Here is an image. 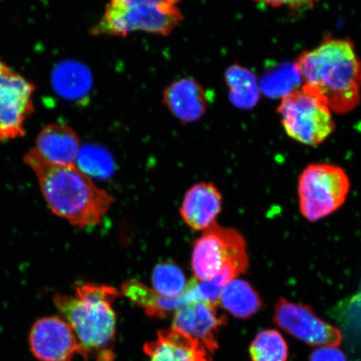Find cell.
<instances>
[{"instance_id": "cell-1", "label": "cell", "mask_w": 361, "mask_h": 361, "mask_svg": "<svg viewBox=\"0 0 361 361\" xmlns=\"http://www.w3.org/2000/svg\"><path fill=\"white\" fill-rule=\"evenodd\" d=\"M295 68L303 88L336 114H346L360 102L361 60L348 39H326L298 57Z\"/></svg>"}, {"instance_id": "cell-2", "label": "cell", "mask_w": 361, "mask_h": 361, "mask_svg": "<svg viewBox=\"0 0 361 361\" xmlns=\"http://www.w3.org/2000/svg\"><path fill=\"white\" fill-rule=\"evenodd\" d=\"M24 161L35 171L49 209L76 227L100 224L114 202L109 193L99 189L75 165L51 164L34 148Z\"/></svg>"}, {"instance_id": "cell-3", "label": "cell", "mask_w": 361, "mask_h": 361, "mask_svg": "<svg viewBox=\"0 0 361 361\" xmlns=\"http://www.w3.org/2000/svg\"><path fill=\"white\" fill-rule=\"evenodd\" d=\"M120 293L102 284L85 283L76 288L75 297H54L59 313L70 324L87 360L114 361L116 314L112 304Z\"/></svg>"}, {"instance_id": "cell-4", "label": "cell", "mask_w": 361, "mask_h": 361, "mask_svg": "<svg viewBox=\"0 0 361 361\" xmlns=\"http://www.w3.org/2000/svg\"><path fill=\"white\" fill-rule=\"evenodd\" d=\"M183 20L178 0H110L90 33L118 37L135 32L166 36Z\"/></svg>"}, {"instance_id": "cell-5", "label": "cell", "mask_w": 361, "mask_h": 361, "mask_svg": "<svg viewBox=\"0 0 361 361\" xmlns=\"http://www.w3.org/2000/svg\"><path fill=\"white\" fill-rule=\"evenodd\" d=\"M247 245L242 234L216 224L194 243L192 268L198 281H209L224 270L236 275L248 269Z\"/></svg>"}, {"instance_id": "cell-6", "label": "cell", "mask_w": 361, "mask_h": 361, "mask_svg": "<svg viewBox=\"0 0 361 361\" xmlns=\"http://www.w3.org/2000/svg\"><path fill=\"white\" fill-rule=\"evenodd\" d=\"M349 191L348 176L340 166L310 164L298 184L301 214L310 222L326 218L344 204Z\"/></svg>"}, {"instance_id": "cell-7", "label": "cell", "mask_w": 361, "mask_h": 361, "mask_svg": "<svg viewBox=\"0 0 361 361\" xmlns=\"http://www.w3.org/2000/svg\"><path fill=\"white\" fill-rule=\"evenodd\" d=\"M278 114L288 137L307 146L319 145L336 129L326 104L303 87L283 97Z\"/></svg>"}, {"instance_id": "cell-8", "label": "cell", "mask_w": 361, "mask_h": 361, "mask_svg": "<svg viewBox=\"0 0 361 361\" xmlns=\"http://www.w3.org/2000/svg\"><path fill=\"white\" fill-rule=\"evenodd\" d=\"M35 92L32 82L0 61V142L24 137Z\"/></svg>"}, {"instance_id": "cell-9", "label": "cell", "mask_w": 361, "mask_h": 361, "mask_svg": "<svg viewBox=\"0 0 361 361\" xmlns=\"http://www.w3.org/2000/svg\"><path fill=\"white\" fill-rule=\"evenodd\" d=\"M274 320L283 331L312 346H340L342 333L318 317L310 307L283 298L275 305Z\"/></svg>"}, {"instance_id": "cell-10", "label": "cell", "mask_w": 361, "mask_h": 361, "mask_svg": "<svg viewBox=\"0 0 361 361\" xmlns=\"http://www.w3.org/2000/svg\"><path fill=\"white\" fill-rule=\"evenodd\" d=\"M31 353L39 361H72L80 355V345L64 319L49 316L36 320L30 329Z\"/></svg>"}, {"instance_id": "cell-11", "label": "cell", "mask_w": 361, "mask_h": 361, "mask_svg": "<svg viewBox=\"0 0 361 361\" xmlns=\"http://www.w3.org/2000/svg\"><path fill=\"white\" fill-rule=\"evenodd\" d=\"M227 322V317L219 313L216 305L205 301H193L175 311L171 328L202 342L213 353L219 348L216 337L219 329Z\"/></svg>"}, {"instance_id": "cell-12", "label": "cell", "mask_w": 361, "mask_h": 361, "mask_svg": "<svg viewBox=\"0 0 361 361\" xmlns=\"http://www.w3.org/2000/svg\"><path fill=\"white\" fill-rule=\"evenodd\" d=\"M162 103L176 119L188 124L206 114L209 97L206 90L194 78H185L171 82L162 94Z\"/></svg>"}, {"instance_id": "cell-13", "label": "cell", "mask_w": 361, "mask_h": 361, "mask_svg": "<svg viewBox=\"0 0 361 361\" xmlns=\"http://www.w3.org/2000/svg\"><path fill=\"white\" fill-rule=\"evenodd\" d=\"M143 350L150 361H213L202 342L173 328L158 332L157 338L146 343Z\"/></svg>"}, {"instance_id": "cell-14", "label": "cell", "mask_w": 361, "mask_h": 361, "mask_svg": "<svg viewBox=\"0 0 361 361\" xmlns=\"http://www.w3.org/2000/svg\"><path fill=\"white\" fill-rule=\"evenodd\" d=\"M221 211L222 195L213 183H200L189 189L180 209L184 222L197 231L215 224Z\"/></svg>"}, {"instance_id": "cell-15", "label": "cell", "mask_w": 361, "mask_h": 361, "mask_svg": "<svg viewBox=\"0 0 361 361\" xmlns=\"http://www.w3.org/2000/svg\"><path fill=\"white\" fill-rule=\"evenodd\" d=\"M78 133L64 124L45 126L36 138V152L44 160L56 165H75L80 150Z\"/></svg>"}, {"instance_id": "cell-16", "label": "cell", "mask_w": 361, "mask_h": 361, "mask_svg": "<svg viewBox=\"0 0 361 361\" xmlns=\"http://www.w3.org/2000/svg\"><path fill=\"white\" fill-rule=\"evenodd\" d=\"M121 288L125 296L134 304L142 307L146 314L152 318H165L173 311L191 302L187 291L178 298L166 297L137 281H126Z\"/></svg>"}, {"instance_id": "cell-17", "label": "cell", "mask_w": 361, "mask_h": 361, "mask_svg": "<svg viewBox=\"0 0 361 361\" xmlns=\"http://www.w3.org/2000/svg\"><path fill=\"white\" fill-rule=\"evenodd\" d=\"M55 92L65 100L78 102L87 96L92 87V76L88 68L78 61L58 64L52 72Z\"/></svg>"}, {"instance_id": "cell-18", "label": "cell", "mask_w": 361, "mask_h": 361, "mask_svg": "<svg viewBox=\"0 0 361 361\" xmlns=\"http://www.w3.org/2000/svg\"><path fill=\"white\" fill-rule=\"evenodd\" d=\"M219 303L238 319H248L258 313L262 306L259 293L243 279H234L223 288Z\"/></svg>"}, {"instance_id": "cell-19", "label": "cell", "mask_w": 361, "mask_h": 361, "mask_svg": "<svg viewBox=\"0 0 361 361\" xmlns=\"http://www.w3.org/2000/svg\"><path fill=\"white\" fill-rule=\"evenodd\" d=\"M230 100L238 107L250 108L259 100L260 92L255 75L246 68L234 65L225 73Z\"/></svg>"}, {"instance_id": "cell-20", "label": "cell", "mask_w": 361, "mask_h": 361, "mask_svg": "<svg viewBox=\"0 0 361 361\" xmlns=\"http://www.w3.org/2000/svg\"><path fill=\"white\" fill-rule=\"evenodd\" d=\"M250 354L252 361H287L288 347L281 333L264 329L252 341Z\"/></svg>"}, {"instance_id": "cell-21", "label": "cell", "mask_w": 361, "mask_h": 361, "mask_svg": "<svg viewBox=\"0 0 361 361\" xmlns=\"http://www.w3.org/2000/svg\"><path fill=\"white\" fill-rule=\"evenodd\" d=\"M76 168L88 177L106 179L114 171V161L106 148L97 145H85L80 147Z\"/></svg>"}, {"instance_id": "cell-22", "label": "cell", "mask_w": 361, "mask_h": 361, "mask_svg": "<svg viewBox=\"0 0 361 361\" xmlns=\"http://www.w3.org/2000/svg\"><path fill=\"white\" fill-rule=\"evenodd\" d=\"M152 281L153 290L169 298L183 296L188 284L183 270L173 262L157 264L153 270Z\"/></svg>"}, {"instance_id": "cell-23", "label": "cell", "mask_w": 361, "mask_h": 361, "mask_svg": "<svg viewBox=\"0 0 361 361\" xmlns=\"http://www.w3.org/2000/svg\"><path fill=\"white\" fill-rule=\"evenodd\" d=\"M310 361H347L343 352L335 346H320L310 354Z\"/></svg>"}, {"instance_id": "cell-24", "label": "cell", "mask_w": 361, "mask_h": 361, "mask_svg": "<svg viewBox=\"0 0 361 361\" xmlns=\"http://www.w3.org/2000/svg\"><path fill=\"white\" fill-rule=\"evenodd\" d=\"M319 0H288L287 6L292 10H307L313 7Z\"/></svg>"}, {"instance_id": "cell-25", "label": "cell", "mask_w": 361, "mask_h": 361, "mask_svg": "<svg viewBox=\"0 0 361 361\" xmlns=\"http://www.w3.org/2000/svg\"><path fill=\"white\" fill-rule=\"evenodd\" d=\"M256 2L267 4V6L276 8L287 6L288 0H255Z\"/></svg>"}]
</instances>
